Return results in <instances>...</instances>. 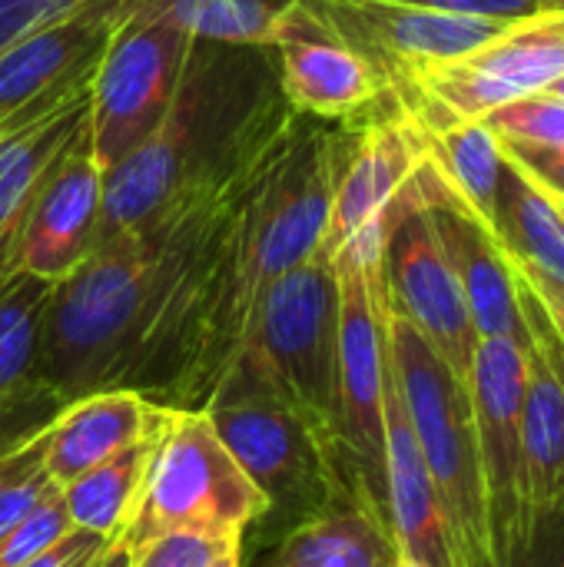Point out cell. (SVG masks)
I'll return each mask as SVG.
<instances>
[{
  "mask_svg": "<svg viewBox=\"0 0 564 567\" xmlns=\"http://www.w3.org/2000/svg\"><path fill=\"white\" fill-rule=\"evenodd\" d=\"M273 47L189 40L160 126L103 173L100 239L236 189L289 123Z\"/></svg>",
  "mask_w": 564,
  "mask_h": 567,
  "instance_id": "obj_1",
  "label": "cell"
},
{
  "mask_svg": "<svg viewBox=\"0 0 564 567\" xmlns=\"http://www.w3.org/2000/svg\"><path fill=\"white\" fill-rule=\"evenodd\" d=\"M352 130L293 113L243 179L213 266L209 316L186 409H203L236 359L256 296L322 252L336 179Z\"/></svg>",
  "mask_w": 564,
  "mask_h": 567,
  "instance_id": "obj_2",
  "label": "cell"
},
{
  "mask_svg": "<svg viewBox=\"0 0 564 567\" xmlns=\"http://www.w3.org/2000/svg\"><path fill=\"white\" fill-rule=\"evenodd\" d=\"M236 189L183 199L140 229L100 239L70 276L53 282L33 379L66 402L116 389L183 256Z\"/></svg>",
  "mask_w": 564,
  "mask_h": 567,
  "instance_id": "obj_3",
  "label": "cell"
},
{
  "mask_svg": "<svg viewBox=\"0 0 564 567\" xmlns=\"http://www.w3.org/2000/svg\"><path fill=\"white\" fill-rule=\"evenodd\" d=\"M203 412L266 498L279 535L336 508H366L332 452L249 362H229Z\"/></svg>",
  "mask_w": 564,
  "mask_h": 567,
  "instance_id": "obj_4",
  "label": "cell"
},
{
  "mask_svg": "<svg viewBox=\"0 0 564 567\" xmlns=\"http://www.w3.org/2000/svg\"><path fill=\"white\" fill-rule=\"evenodd\" d=\"M336 355H339V289H336L332 259L316 252L302 266L273 279L256 296L243 326L236 359L249 362L302 415V422L319 435V442L342 465L359 502L366 505L339 432Z\"/></svg>",
  "mask_w": 564,
  "mask_h": 567,
  "instance_id": "obj_5",
  "label": "cell"
},
{
  "mask_svg": "<svg viewBox=\"0 0 564 567\" xmlns=\"http://www.w3.org/2000/svg\"><path fill=\"white\" fill-rule=\"evenodd\" d=\"M386 332L399 395L419 452L425 458V468L449 515L459 561L462 567H495L469 385L432 352V346L396 309H389V302Z\"/></svg>",
  "mask_w": 564,
  "mask_h": 567,
  "instance_id": "obj_6",
  "label": "cell"
},
{
  "mask_svg": "<svg viewBox=\"0 0 564 567\" xmlns=\"http://www.w3.org/2000/svg\"><path fill=\"white\" fill-rule=\"evenodd\" d=\"M266 498L233 462L209 415L203 409H170L133 515L113 548L130 555L170 532L243 538L249 525L266 522Z\"/></svg>",
  "mask_w": 564,
  "mask_h": 567,
  "instance_id": "obj_7",
  "label": "cell"
},
{
  "mask_svg": "<svg viewBox=\"0 0 564 567\" xmlns=\"http://www.w3.org/2000/svg\"><path fill=\"white\" fill-rule=\"evenodd\" d=\"M386 216L359 229L332 252L339 289V432L366 505L386 515V282H382Z\"/></svg>",
  "mask_w": 564,
  "mask_h": 567,
  "instance_id": "obj_8",
  "label": "cell"
},
{
  "mask_svg": "<svg viewBox=\"0 0 564 567\" xmlns=\"http://www.w3.org/2000/svg\"><path fill=\"white\" fill-rule=\"evenodd\" d=\"M564 76V10L512 20L485 47L412 70L392 93L402 110L422 123L482 120L522 96L545 93Z\"/></svg>",
  "mask_w": 564,
  "mask_h": 567,
  "instance_id": "obj_9",
  "label": "cell"
},
{
  "mask_svg": "<svg viewBox=\"0 0 564 567\" xmlns=\"http://www.w3.org/2000/svg\"><path fill=\"white\" fill-rule=\"evenodd\" d=\"M382 282L389 309H396L469 385L479 336L459 276L425 209L419 176H412L399 199L386 209Z\"/></svg>",
  "mask_w": 564,
  "mask_h": 567,
  "instance_id": "obj_10",
  "label": "cell"
},
{
  "mask_svg": "<svg viewBox=\"0 0 564 567\" xmlns=\"http://www.w3.org/2000/svg\"><path fill=\"white\" fill-rule=\"evenodd\" d=\"M469 395L489 512L492 565L515 567L532 542L522 439L525 346L512 339H479L469 372Z\"/></svg>",
  "mask_w": 564,
  "mask_h": 567,
  "instance_id": "obj_11",
  "label": "cell"
},
{
  "mask_svg": "<svg viewBox=\"0 0 564 567\" xmlns=\"http://www.w3.org/2000/svg\"><path fill=\"white\" fill-rule=\"evenodd\" d=\"M189 37L130 13L113 33L90 86V150L106 173L163 120L180 83Z\"/></svg>",
  "mask_w": 564,
  "mask_h": 567,
  "instance_id": "obj_12",
  "label": "cell"
},
{
  "mask_svg": "<svg viewBox=\"0 0 564 567\" xmlns=\"http://www.w3.org/2000/svg\"><path fill=\"white\" fill-rule=\"evenodd\" d=\"M136 0H93L0 53V133H10L93 86V73Z\"/></svg>",
  "mask_w": 564,
  "mask_h": 567,
  "instance_id": "obj_13",
  "label": "cell"
},
{
  "mask_svg": "<svg viewBox=\"0 0 564 567\" xmlns=\"http://www.w3.org/2000/svg\"><path fill=\"white\" fill-rule=\"evenodd\" d=\"M319 13L379 76L396 90L412 70L425 63L459 60L499 33L512 20L445 13L396 0H299Z\"/></svg>",
  "mask_w": 564,
  "mask_h": 567,
  "instance_id": "obj_14",
  "label": "cell"
},
{
  "mask_svg": "<svg viewBox=\"0 0 564 567\" xmlns=\"http://www.w3.org/2000/svg\"><path fill=\"white\" fill-rule=\"evenodd\" d=\"M273 50L279 63V86L293 113L349 126L396 100L382 76L299 0H293L279 20Z\"/></svg>",
  "mask_w": 564,
  "mask_h": 567,
  "instance_id": "obj_15",
  "label": "cell"
},
{
  "mask_svg": "<svg viewBox=\"0 0 564 567\" xmlns=\"http://www.w3.org/2000/svg\"><path fill=\"white\" fill-rule=\"evenodd\" d=\"M349 150L336 179L332 213L322 239V256L349 243L359 229L382 219L386 209L409 186L425 163V136L419 123L402 110L399 96L362 123H349Z\"/></svg>",
  "mask_w": 564,
  "mask_h": 567,
  "instance_id": "obj_16",
  "label": "cell"
},
{
  "mask_svg": "<svg viewBox=\"0 0 564 567\" xmlns=\"http://www.w3.org/2000/svg\"><path fill=\"white\" fill-rule=\"evenodd\" d=\"M419 189L425 199V209L435 223V233L449 252V262L459 276V286L469 302V316L479 339H512L529 342L522 299H519V279L515 269L499 246L495 233L445 186V179L435 173V166H419Z\"/></svg>",
  "mask_w": 564,
  "mask_h": 567,
  "instance_id": "obj_17",
  "label": "cell"
},
{
  "mask_svg": "<svg viewBox=\"0 0 564 567\" xmlns=\"http://www.w3.org/2000/svg\"><path fill=\"white\" fill-rule=\"evenodd\" d=\"M100 209L103 169L93 159L86 126L40 189L13 256V272H27L47 282L70 276L96 246Z\"/></svg>",
  "mask_w": 564,
  "mask_h": 567,
  "instance_id": "obj_18",
  "label": "cell"
},
{
  "mask_svg": "<svg viewBox=\"0 0 564 567\" xmlns=\"http://www.w3.org/2000/svg\"><path fill=\"white\" fill-rule=\"evenodd\" d=\"M525 342V482L532 532L564 512V346L555 339L545 312L519 282Z\"/></svg>",
  "mask_w": 564,
  "mask_h": 567,
  "instance_id": "obj_19",
  "label": "cell"
},
{
  "mask_svg": "<svg viewBox=\"0 0 564 567\" xmlns=\"http://www.w3.org/2000/svg\"><path fill=\"white\" fill-rule=\"evenodd\" d=\"M386 515L402 558L429 567H462L449 515L412 435L392 359L386 375Z\"/></svg>",
  "mask_w": 564,
  "mask_h": 567,
  "instance_id": "obj_20",
  "label": "cell"
},
{
  "mask_svg": "<svg viewBox=\"0 0 564 567\" xmlns=\"http://www.w3.org/2000/svg\"><path fill=\"white\" fill-rule=\"evenodd\" d=\"M86 126L90 90L10 133H0V279L13 272V256L40 189Z\"/></svg>",
  "mask_w": 564,
  "mask_h": 567,
  "instance_id": "obj_21",
  "label": "cell"
},
{
  "mask_svg": "<svg viewBox=\"0 0 564 567\" xmlns=\"http://www.w3.org/2000/svg\"><path fill=\"white\" fill-rule=\"evenodd\" d=\"M163 405L130 389H103L70 402L43 439V468L63 488L143 439Z\"/></svg>",
  "mask_w": 564,
  "mask_h": 567,
  "instance_id": "obj_22",
  "label": "cell"
},
{
  "mask_svg": "<svg viewBox=\"0 0 564 567\" xmlns=\"http://www.w3.org/2000/svg\"><path fill=\"white\" fill-rule=\"evenodd\" d=\"M392 528L366 508H336L276 538L256 567H392Z\"/></svg>",
  "mask_w": 564,
  "mask_h": 567,
  "instance_id": "obj_23",
  "label": "cell"
},
{
  "mask_svg": "<svg viewBox=\"0 0 564 567\" xmlns=\"http://www.w3.org/2000/svg\"><path fill=\"white\" fill-rule=\"evenodd\" d=\"M425 153L445 186L492 229L509 156L485 120H449L422 126Z\"/></svg>",
  "mask_w": 564,
  "mask_h": 567,
  "instance_id": "obj_24",
  "label": "cell"
},
{
  "mask_svg": "<svg viewBox=\"0 0 564 567\" xmlns=\"http://www.w3.org/2000/svg\"><path fill=\"white\" fill-rule=\"evenodd\" d=\"M166 412L170 409L163 405L160 419L153 422V429L143 439H136L113 458L100 462L96 468H90L80 478H73L70 485H63V502H66L73 528L103 535L116 545V538L123 535V528L133 515V505H136L143 475L150 468L153 449L160 442Z\"/></svg>",
  "mask_w": 564,
  "mask_h": 567,
  "instance_id": "obj_25",
  "label": "cell"
},
{
  "mask_svg": "<svg viewBox=\"0 0 564 567\" xmlns=\"http://www.w3.org/2000/svg\"><path fill=\"white\" fill-rule=\"evenodd\" d=\"M492 233L512 262L564 279L562 203L548 196L532 176H525L512 159L502 176Z\"/></svg>",
  "mask_w": 564,
  "mask_h": 567,
  "instance_id": "obj_26",
  "label": "cell"
},
{
  "mask_svg": "<svg viewBox=\"0 0 564 567\" xmlns=\"http://www.w3.org/2000/svg\"><path fill=\"white\" fill-rule=\"evenodd\" d=\"M293 0H136V17L163 20L189 40L273 47Z\"/></svg>",
  "mask_w": 564,
  "mask_h": 567,
  "instance_id": "obj_27",
  "label": "cell"
},
{
  "mask_svg": "<svg viewBox=\"0 0 564 567\" xmlns=\"http://www.w3.org/2000/svg\"><path fill=\"white\" fill-rule=\"evenodd\" d=\"M50 292L53 282L27 272L0 279V399L33 379Z\"/></svg>",
  "mask_w": 564,
  "mask_h": 567,
  "instance_id": "obj_28",
  "label": "cell"
},
{
  "mask_svg": "<svg viewBox=\"0 0 564 567\" xmlns=\"http://www.w3.org/2000/svg\"><path fill=\"white\" fill-rule=\"evenodd\" d=\"M70 402L47 382L27 379L0 399V458L37 442Z\"/></svg>",
  "mask_w": 564,
  "mask_h": 567,
  "instance_id": "obj_29",
  "label": "cell"
},
{
  "mask_svg": "<svg viewBox=\"0 0 564 567\" xmlns=\"http://www.w3.org/2000/svg\"><path fill=\"white\" fill-rule=\"evenodd\" d=\"M482 120L499 140H509V143L564 146V103L548 93L522 96L515 103L492 110Z\"/></svg>",
  "mask_w": 564,
  "mask_h": 567,
  "instance_id": "obj_30",
  "label": "cell"
},
{
  "mask_svg": "<svg viewBox=\"0 0 564 567\" xmlns=\"http://www.w3.org/2000/svg\"><path fill=\"white\" fill-rule=\"evenodd\" d=\"M66 532H73V522H70V512L63 502V488L53 485L33 505V512L10 532V538L0 545V567L27 565L30 558H37L50 545H57Z\"/></svg>",
  "mask_w": 564,
  "mask_h": 567,
  "instance_id": "obj_31",
  "label": "cell"
},
{
  "mask_svg": "<svg viewBox=\"0 0 564 567\" xmlns=\"http://www.w3.org/2000/svg\"><path fill=\"white\" fill-rule=\"evenodd\" d=\"M243 548V538L223 535H196V532H170L143 542L126 555V567H209L219 555Z\"/></svg>",
  "mask_w": 564,
  "mask_h": 567,
  "instance_id": "obj_32",
  "label": "cell"
},
{
  "mask_svg": "<svg viewBox=\"0 0 564 567\" xmlns=\"http://www.w3.org/2000/svg\"><path fill=\"white\" fill-rule=\"evenodd\" d=\"M93 0H0V53L33 30L57 23Z\"/></svg>",
  "mask_w": 564,
  "mask_h": 567,
  "instance_id": "obj_33",
  "label": "cell"
},
{
  "mask_svg": "<svg viewBox=\"0 0 564 567\" xmlns=\"http://www.w3.org/2000/svg\"><path fill=\"white\" fill-rule=\"evenodd\" d=\"M113 555V542L83 528L66 532L57 545H50L47 551H40L37 558H30L20 567H103Z\"/></svg>",
  "mask_w": 564,
  "mask_h": 567,
  "instance_id": "obj_34",
  "label": "cell"
},
{
  "mask_svg": "<svg viewBox=\"0 0 564 567\" xmlns=\"http://www.w3.org/2000/svg\"><path fill=\"white\" fill-rule=\"evenodd\" d=\"M57 482L47 475L43 465L27 468L23 475H17L10 485L0 488V545L10 538V532L33 512V505L53 488Z\"/></svg>",
  "mask_w": 564,
  "mask_h": 567,
  "instance_id": "obj_35",
  "label": "cell"
},
{
  "mask_svg": "<svg viewBox=\"0 0 564 567\" xmlns=\"http://www.w3.org/2000/svg\"><path fill=\"white\" fill-rule=\"evenodd\" d=\"M505 156L525 173L532 176L548 196L564 203V146H529V143H509L499 140Z\"/></svg>",
  "mask_w": 564,
  "mask_h": 567,
  "instance_id": "obj_36",
  "label": "cell"
},
{
  "mask_svg": "<svg viewBox=\"0 0 564 567\" xmlns=\"http://www.w3.org/2000/svg\"><path fill=\"white\" fill-rule=\"evenodd\" d=\"M396 3H412V7H429V10H445V13H465V17H489V20H522L552 10L548 0H396Z\"/></svg>",
  "mask_w": 564,
  "mask_h": 567,
  "instance_id": "obj_37",
  "label": "cell"
},
{
  "mask_svg": "<svg viewBox=\"0 0 564 567\" xmlns=\"http://www.w3.org/2000/svg\"><path fill=\"white\" fill-rule=\"evenodd\" d=\"M512 262V259H509ZM515 269V279L525 286V292L539 302V309L545 312L555 339L564 346V279H555L548 272H539L532 266H522V262H512Z\"/></svg>",
  "mask_w": 564,
  "mask_h": 567,
  "instance_id": "obj_38",
  "label": "cell"
},
{
  "mask_svg": "<svg viewBox=\"0 0 564 567\" xmlns=\"http://www.w3.org/2000/svg\"><path fill=\"white\" fill-rule=\"evenodd\" d=\"M515 567H564V512L532 532V542Z\"/></svg>",
  "mask_w": 564,
  "mask_h": 567,
  "instance_id": "obj_39",
  "label": "cell"
},
{
  "mask_svg": "<svg viewBox=\"0 0 564 567\" xmlns=\"http://www.w3.org/2000/svg\"><path fill=\"white\" fill-rule=\"evenodd\" d=\"M43 439H47V432H43L37 442H30L27 449H20L17 455L0 458V488H3V485H10V482H13L17 475H23L27 468L43 465Z\"/></svg>",
  "mask_w": 564,
  "mask_h": 567,
  "instance_id": "obj_40",
  "label": "cell"
},
{
  "mask_svg": "<svg viewBox=\"0 0 564 567\" xmlns=\"http://www.w3.org/2000/svg\"><path fill=\"white\" fill-rule=\"evenodd\" d=\"M209 567H243V548H233V551L219 555Z\"/></svg>",
  "mask_w": 564,
  "mask_h": 567,
  "instance_id": "obj_41",
  "label": "cell"
},
{
  "mask_svg": "<svg viewBox=\"0 0 564 567\" xmlns=\"http://www.w3.org/2000/svg\"><path fill=\"white\" fill-rule=\"evenodd\" d=\"M545 93H548V96H555V100H562V103H564V76H562V80H555V83H552V86H548Z\"/></svg>",
  "mask_w": 564,
  "mask_h": 567,
  "instance_id": "obj_42",
  "label": "cell"
},
{
  "mask_svg": "<svg viewBox=\"0 0 564 567\" xmlns=\"http://www.w3.org/2000/svg\"><path fill=\"white\" fill-rule=\"evenodd\" d=\"M392 567H429V565H422V561H412V558H402V555H399Z\"/></svg>",
  "mask_w": 564,
  "mask_h": 567,
  "instance_id": "obj_43",
  "label": "cell"
},
{
  "mask_svg": "<svg viewBox=\"0 0 564 567\" xmlns=\"http://www.w3.org/2000/svg\"><path fill=\"white\" fill-rule=\"evenodd\" d=\"M548 7L552 10H564V0H548Z\"/></svg>",
  "mask_w": 564,
  "mask_h": 567,
  "instance_id": "obj_44",
  "label": "cell"
},
{
  "mask_svg": "<svg viewBox=\"0 0 564 567\" xmlns=\"http://www.w3.org/2000/svg\"><path fill=\"white\" fill-rule=\"evenodd\" d=\"M558 203H562V199H558ZM562 213H564V203H562Z\"/></svg>",
  "mask_w": 564,
  "mask_h": 567,
  "instance_id": "obj_45",
  "label": "cell"
}]
</instances>
